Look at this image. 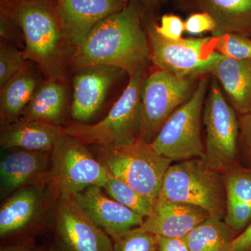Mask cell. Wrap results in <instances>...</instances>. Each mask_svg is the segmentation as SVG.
Returning <instances> with one entry per match:
<instances>
[{"label": "cell", "mask_w": 251, "mask_h": 251, "mask_svg": "<svg viewBox=\"0 0 251 251\" xmlns=\"http://www.w3.org/2000/svg\"><path fill=\"white\" fill-rule=\"evenodd\" d=\"M1 251H32L25 247H8L1 249Z\"/></svg>", "instance_id": "obj_35"}, {"label": "cell", "mask_w": 251, "mask_h": 251, "mask_svg": "<svg viewBox=\"0 0 251 251\" xmlns=\"http://www.w3.org/2000/svg\"><path fill=\"white\" fill-rule=\"evenodd\" d=\"M23 50L6 41L0 45V87L27 64Z\"/></svg>", "instance_id": "obj_28"}, {"label": "cell", "mask_w": 251, "mask_h": 251, "mask_svg": "<svg viewBox=\"0 0 251 251\" xmlns=\"http://www.w3.org/2000/svg\"><path fill=\"white\" fill-rule=\"evenodd\" d=\"M39 67L30 61L19 72L0 87V119L1 126L21 118L44 79Z\"/></svg>", "instance_id": "obj_20"}, {"label": "cell", "mask_w": 251, "mask_h": 251, "mask_svg": "<svg viewBox=\"0 0 251 251\" xmlns=\"http://www.w3.org/2000/svg\"><path fill=\"white\" fill-rule=\"evenodd\" d=\"M69 44L75 50L97 24L121 11L125 0H55Z\"/></svg>", "instance_id": "obj_14"}, {"label": "cell", "mask_w": 251, "mask_h": 251, "mask_svg": "<svg viewBox=\"0 0 251 251\" xmlns=\"http://www.w3.org/2000/svg\"><path fill=\"white\" fill-rule=\"evenodd\" d=\"M231 251H251V223L234 238Z\"/></svg>", "instance_id": "obj_33"}, {"label": "cell", "mask_w": 251, "mask_h": 251, "mask_svg": "<svg viewBox=\"0 0 251 251\" xmlns=\"http://www.w3.org/2000/svg\"><path fill=\"white\" fill-rule=\"evenodd\" d=\"M148 12L143 5L130 1L121 11L105 18L74 50L69 66L75 71L99 64L112 66L128 75L148 69L152 62L144 27Z\"/></svg>", "instance_id": "obj_1"}, {"label": "cell", "mask_w": 251, "mask_h": 251, "mask_svg": "<svg viewBox=\"0 0 251 251\" xmlns=\"http://www.w3.org/2000/svg\"><path fill=\"white\" fill-rule=\"evenodd\" d=\"M65 82L44 79L21 117L60 126L67 105Z\"/></svg>", "instance_id": "obj_23"}, {"label": "cell", "mask_w": 251, "mask_h": 251, "mask_svg": "<svg viewBox=\"0 0 251 251\" xmlns=\"http://www.w3.org/2000/svg\"><path fill=\"white\" fill-rule=\"evenodd\" d=\"M216 52L235 59H251V38L237 33L214 38Z\"/></svg>", "instance_id": "obj_27"}, {"label": "cell", "mask_w": 251, "mask_h": 251, "mask_svg": "<svg viewBox=\"0 0 251 251\" xmlns=\"http://www.w3.org/2000/svg\"><path fill=\"white\" fill-rule=\"evenodd\" d=\"M55 231L68 251H112L113 242L98 227L74 197L58 198Z\"/></svg>", "instance_id": "obj_11"}, {"label": "cell", "mask_w": 251, "mask_h": 251, "mask_svg": "<svg viewBox=\"0 0 251 251\" xmlns=\"http://www.w3.org/2000/svg\"><path fill=\"white\" fill-rule=\"evenodd\" d=\"M227 207L224 220L233 232H242L251 223V168L237 165L222 173Z\"/></svg>", "instance_id": "obj_19"}, {"label": "cell", "mask_w": 251, "mask_h": 251, "mask_svg": "<svg viewBox=\"0 0 251 251\" xmlns=\"http://www.w3.org/2000/svg\"><path fill=\"white\" fill-rule=\"evenodd\" d=\"M158 198L199 206L210 217L224 220L227 193L224 176L202 158L176 162L167 170Z\"/></svg>", "instance_id": "obj_5"}, {"label": "cell", "mask_w": 251, "mask_h": 251, "mask_svg": "<svg viewBox=\"0 0 251 251\" xmlns=\"http://www.w3.org/2000/svg\"><path fill=\"white\" fill-rule=\"evenodd\" d=\"M184 26L185 31L193 35L206 31L212 33L216 27L214 18L208 13L201 11L190 14L184 21Z\"/></svg>", "instance_id": "obj_30"}, {"label": "cell", "mask_w": 251, "mask_h": 251, "mask_svg": "<svg viewBox=\"0 0 251 251\" xmlns=\"http://www.w3.org/2000/svg\"><path fill=\"white\" fill-rule=\"evenodd\" d=\"M7 1H13V2H16V1H25V0H7Z\"/></svg>", "instance_id": "obj_37"}, {"label": "cell", "mask_w": 251, "mask_h": 251, "mask_svg": "<svg viewBox=\"0 0 251 251\" xmlns=\"http://www.w3.org/2000/svg\"><path fill=\"white\" fill-rule=\"evenodd\" d=\"M112 251H156L157 236L143 227H136L112 239Z\"/></svg>", "instance_id": "obj_26"}, {"label": "cell", "mask_w": 251, "mask_h": 251, "mask_svg": "<svg viewBox=\"0 0 251 251\" xmlns=\"http://www.w3.org/2000/svg\"><path fill=\"white\" fill-rule=\"evenodd\" d=\"M151 62L159 70L180 77H198L211 74L221 54L211 50L214 38L168 40L160 35L153 23L146 25Z\"/></svg>", "instance_id": "obj_9"}, {"label": "cell", "mask_w": 251, "mask_h": 251, "mask_svg": "<svg viewBox=\"0 0 251 251\" xmlns=\"http://www.w3.org/2000/svg\"><path fill=\"white\" fill-rule=\"evenodd\" d=\"M222 86L238 115L251 108V59H235L221 54L211 73Z\"/></svg>", "instance_id": "obj_18"}, {"label": "cell", "mask_w": 251, "mask_h": 251, "mask_svg": "<svg viewBox=\"0 0 251 251\" xmlns=\"http://www.w3.org/2000/svg\"><path fill=\"white\" fill-rule=\"evenodd\" d=\"M239 140L247 167L251 168V108L247 113L239 116Z\"/></svg>", "instance_id": "obj_31"}, {"label": "cell", "mask_w": 251, "mask_h": 251, "mask_svg": "<svg viewBox=\"0 0 251 251\" xmlns=\"http://www.w3.org/2000/svg\"><path fill=\"white\" fill-rule=\"evenodd\" d=\"M198 77H180L158 70L148 75L142 91L140 139L151 144L168 118L192 95Z\"/></svg>", "instance_id": "obj_10"}, {"label": "cell", "mask_w": 251, "mask_h": 251, "mask_svg": "<svg viewBox=\"0 0 251 251\" xmlns=\"http://www.w3.org/2000/svg\"><path fill=\"white\" fill-rule=\"evenodd\" d=\"M209 85L206 77L198 81L191 97L172 114L151 143L157 152L172 162L204 156L201 120Z\"/></svg>", "instance_id": "obj_7"}, {"label": "cell", "mask_w": 251, "mask_h": 251, "mask_svg": "<svg viewBox=\"0 0 251 251\" xmlns=\"http://www.w3.org/2000/svg\"><path fill=\"white\" fill-rule=\"evenodd\" d=\"M65 133L64 127L21 117L1 126L0 145L2 150L21 148L31 151H51Z\"/></svg>", "instance_id": "obj_17"}, {"label": "cell", "mask_w": 251, "mask_h": 251, "mask_svg": "<svg viewBox=\"0 0 251 251\" xmlns=\"http://www.w3.org/2000/svg\"><path fill=\"white\" fill-rule=\"evenodd\" d=\"M202 120L206 133L202 158L208 166L224 173L239 165V115L214 76L206 93Z\"/></svg>", "instance_id": "obj_6"}, {"label": "cell", "mask_w": 251, "mask_h": 251, "mask_svg": "<svg viewBox=\"0 0 251 251\" xmlns=\"http://www.w3.org/2000/svg\"><path fill=\"white\" fill-rule=\"evenodd\" d=\"M125 1H126L127 2L133 1L139 3L151 13L158 9L162 3L161 0H125Z\"/></svg>", "instance_id": "obj_34"}, {"label": "cell", "mask_w": 251, "mask_h": 251, "mask_svg": "<svg viewBox=\"0 0 251 251\" xmlns=\"http://www.w3.org/2000/svg\"><path fill=\"white\" fill-rule=\"evenodd\" d=\"M46 251H68L67 249H65L64 247L62 246V248H54V249H49V250Z\"/></svg>", "instance_id": "obj_36"}, {"label": "cell", "mask_w": 251, "mask_h": 251, "mask_svg": "<svg viewBox=\"0 0 251 251\" xmlns=\"http://www.w3.org/2000/svg\"><path fill=\"white\" fill-rule=\"evenodd\" d=\"M103 189L109 197L143 218L148 217L152 212L153 203L151 201L110 173L108 181Z\"/></svg>", "instance_id": "obj_25"}, {"label": "cell", "mask_w": 251, "mask_h": 251, "mask_svg": "<svg viewBox=\"0 0 251 251\" xmlns=\"http://www.w3.org/2000/svg\"><path fill=\"white\" fill-rule=\"evenodd\" d=\"M9 2L24 40L25 59L35 63L44 79L65 82L74 49L64 33L55 0Z\"/></svg>", "instance_id": "obj_2"}, {"label": "cell", "mask_w": 251, "mask_h": 251, "mask_svg": "<svg viewBox=\"0 0 251 251\" xmlns=\"http://www.w3.org/2000/svg\"><path fill=\"white\" fill-rule=\"evenodd\" d=\"M0 161L1 196L48 180L51 165V151H31L21 148L6 149Z\"/></svg>", "instance_id": "obj_15"}, {"label": "cell", "mask_w": 251, "mask_h": 251, "mask_svg": "<svg viewBox=\"0 0 251 251\" xmlns=\"http://www.w3.org/2000/svg\"><path fill=\"white\" fill-rule=\"evenodd\" d=\"M110 173L94 156L87 145L64 133L51 153L49 178L57 197H73L86 188H103Z\"/></svg>", "instance_id": "obj_8"}, {"label": "cell", "mask_w": 251, "mask_h": 251, "mask_svg": "<svg viewBox=\"0 0 251 251\" xmlns=\"http://www.w3.org/2000/svg\"><path fill=\"white\" fill-rule=\"evenodd\" d=\"M157 251H190L184 238L157 237Z\"/></svg>", "instance_id": "obj_32"}, {"label": "cell", "mask_w": 251, "mask_h": 251, "mask_svg": "<svg viewBox=\"0 0 251 251\" xmlns=\"http://www.w3.org/2000/svg\"><path fill=\"white\" fill-rule=\"evenodd\" d=\"M41 202L39 188L28 186L13 193L0 209V236L9 237L27 228L33 222Z\"/></svg>", "instance_id": "obj_22"}, {"label": "cell", "mask_w": 251, "mask_h": 251, "mask_svg": "<svg viewBox=\"0 0 251 251\" xmlns=\"http://www.w3.org/2000/svg\"><path fill=\"white\" fill-rule=\"evenodd\" d=\"M73 197L94 224L112 239L140 227L145 220L143 216L109 197L100 186L86 188Z\"/></svg>", "instance_id": "obj_13"}, {"label": "cell", "mask_w": 251, "mask_h": 251, "mask_svg": "<svg viewBox=\"0 0 251 251\" xmlns=\"http://www.w3.org/2000/svg\"><path fill=\"white\" fill-rule=\"evenodd\" d=\"M73 78L71 114L78 123H87L101 108L109 91L123 75L120 68L92 65L75 71Z\"/></svg>", "instance_id": "obj_12"}, {"label": "cell", "mask_w": 251, "mask_h": 251, "mask_svg": "<svg viewBox=\"0 0 251 251\" xmlns=\"http://www.w3.org/2000/svg\"></svg>", "instance_id": "obj_39"}, {"label": "cell", "mask_w": 251, "mask_h": 251, "mask_svg": "<svg viewBox=\"0 0 251 251\" xmlns=\"http://www.w3.org/2000/svg\"><path fill=\"white\" fill-rule=\"evenodd\" d=\"M90 150L110 174L153 203L159 196L163 177L173 163L140 138L128 145H92Z\"/></svg>", "instance_id": "obj_4"}, {"label": "cell", "mask_w": 251, "mask_h": 251, "mask_svg": "<svg viewBox=\"0 0 251 251\" xmlns=\"http://www.w3.org/2000/svg\"><path fill=\"white\" fill-rule=\"evenodd\" d=\"M209 218L207 211L199 206L158 198L141 227L157 237L184 238Z\"/></svg>", "instance_id": "obj_16"}, {"label": "cell", "mask_w": 251, "mask_h": 251, "mask_svg": "<svg viewBox=\"0 0 251 251\" xmlns=\"http://www.w3.org/2000/svg\"><path fill=\"white\" fill-rule=\"evenodd\" d=\"M233 232L224 221L209 218L184 237L190 251H231Z\"/></svg>", "instance_id": "obj_24"}, {"label": "cell", "mask_w": 251, "mask_h": 251, "mask_svg": "<svg viewBox=\"0 0 251 251\" xmlns=\"http://www.w3.org/2000/svg\"><path fill=\"white\" fill-rule=\"evenodd\" d=\"M162 3L163 2H166V1H168V0H161Z\"/></svg>", "instance_id": "obj_38"}, {"label": "cell", "mask_w": 251, "mask_h": 251, "mask_svg": "<svg viewBox=\"0 0 251 251\" xmlns=\"http://www.w3.org/2000/svg\"><path fill=\"white\" fill-rule=\"evenodd\" d=\"M147 69L130 74L128 85L103 120L96 124L73 122L66 134L85 145H128L139 139L142 126V91Z\"/></svg>", "instance_id": "obj_3"}, {"label": "cell", "mask_w": 251, "mask_h": 251, "mask_svg": "<svg viewBox=\"0 0 251 251\" xmlns=\"http://www.w3.org/2000/svg\"><path fill=\"white\" fill-rule=\"evenodd\" d=\"M158 34L168 40L177 41L182 39L185 31L184 21L173 14H164L160 20V24L153 23Z\"/></svg>", "instance_id": "obj_29"}, {"label": "cell", "mask_w": 251, "mask_h": 251, "mask_svg": "<svg viewBox=\"0 0 251 251\" xmlns=\"http://www.w3.org/2000/svg\"><path fill=\"white\" fill-rule=\"evenodd\" d=\"M199 11L214 18L212 37L237 33L251 38V0H193Z\"/></svg>", "instance_id": "obj_21"}]
</instances>
